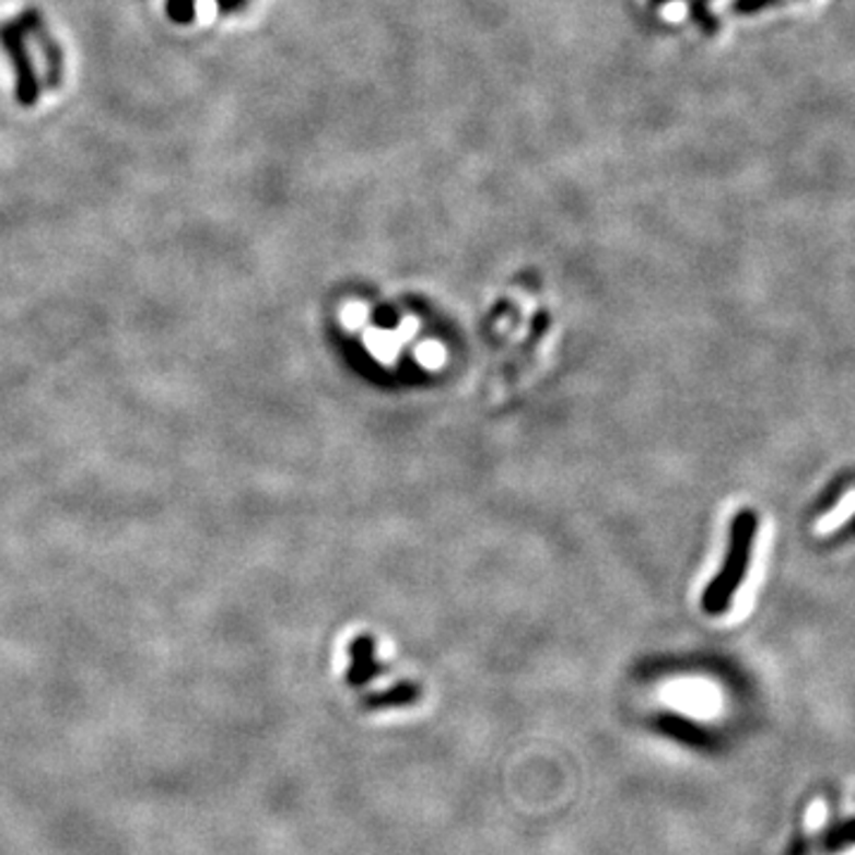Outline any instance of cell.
I'll return each instance as SVG.
<instances>
[{
	"instance_id": "obj_1",
	"label": "cell",
	"mask_w": 855,
	"mask_h": 855,
	"mask_svg": "<svg viewBox=\"0 0 855 855\" xmlns=\"http://www.w3.org/2000/svg\"><path fill=\"white\" fill-rule=\"evenodd\" d=\"M756 528H758V518L751 508H743V512L737 514L733 523V537H729V551H727L725 565L701 599L703 609H706L711 616L725 613L729 609L739 585L743 583V577H747Z\"/></svg>"
},
{
	"instance_id": "obj_2",
	"label": "cell",
	"mask_w": 855,
	"mask_h": 855,
	"mask_svg": "<svg viewBox=\"0 0 855 855\" xmlns=\"http://www.w3.org/2000/svg\"><path fill=\"white\" fill-rule=\"evenodd\" d=\"M20 38H22L20 26H8V30H3V44L10 50L12 60H15L17 69H20V77H22L17 98L24 105H32L36 98V81L32 79V69H30V62H26V52H24V46H22Z\"/></svg>"
},
{
	"instance_id": "obj_3",
	"label": "cell",
	"mask_w": 855,
	"mask_h": 855,
	"mask_svg": "<svg viewBox=\"0 0 855 855\" xmlns=\"http://www.w3.org/2000/svg\"><path fill=\"white\" fill-rule=\"evenodd\" d=\"M376 672L374 668V642L368 637L356 640L352 644V670H350V682L356 687L360 682H366L371 675Z\"/></svg>"
},
{
	"instance_id": "obj_4",
	"label": "cell",
	"mask_w": 855,
	"mask_h": 855,
	"mask_svg": "<svg viewBox=\"0 0 855 855\" xmlns=\"http://www.w3.org/2000/svg\"><path fill=\"white\" fill-rule=\"evenodd\" d=\"M417 694H419V689H417V687L405 684V687L393 689L390 694L376 696V699H371V701H374L376 706H402V703H409V701L417 699Z\"/></svg>"
},
{
	"instance_id": "obj_5",
	"label": "cell",
	"mask_w": 855,
	"mask_h": 855,
	"mask_svg": "<svg viewBox=\"0 0 855 855\" xmlns=\"http://www.w3.org/2000/svg\"><path fill=\"white\" fill-rule=\"evenodd\" d=\"M775 3H780V0H737L735 10L737 12H756L765 5H775Z\"/></svg>"
},
{
	"instance_id": "obj_6",
	"label": "cell",
	"mask_w": 855,
	"mask_h": 855,
	"mask_svg": "<svg viewBox=\"0 0 855 855\" xmlns=\"http://www.w3.org/2000/svg\"><path fill=\"white\" fill-rule=\"evenodd\" d=\"M848 855H855V853H848Z\"/></svg>"
}]
</instances>
